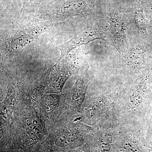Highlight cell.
<instances>
[{
  "mask_svg": "<svg viewBox=\"0 0 152 152\" xmlns=\"http://www.w3.org/2000/svg\"><path fill=\"white\" fill-rule=\"evenodd\" d=\"M71 152H91L89 145L88 142L85 143L83 145L77 148Z\"/></svg>",
  "mask_w": 152,
  "mask_h": 152,
  "instance_id": "4fadbf2b",
  "label": "cell"
},
{
  "mask_svg": "<svg viewBox=\"0 0 152 152\" xmlns=\"http://www.w3.org/2000/svg\"><path fill=\"white\" fill-rule=\"evenodd\" d=\"M150 150L151 152H152V147H151V148H150Z\"/></svg>",
  "mask_w": 152,
  "mask_h": 152,
  "instance_id": "5bb4252c",
  "label": "cell"
},
{
  "mask_svg": "<svg viewBox=\"0 0 152 152\" xmlns=\"http://www.w3.org/2000/svg\"><path fill=\"white\" fill-rule=\"evenodd\" d=\"M123 90V88L118 87L95 98L86 108L87 117L96 120L99 126L109 121L116 120L115 114Z\"/></svg>",
  "mask_w": 152,
  "mask_h": 152,
  "instance_id": "3957f363",
  "label": "cell"
},
{
  "mask_svg": "<svg viewBox=\"0 0 152 152\" xmlns=\"http://www.w3.org/2000/svg\"><path fill=\"white\" fill-rule=\"evenodd\" d=\"M145 137L149 145L152 147V106L147 123Z\"/></svg>",
  "mask_w": 152,
  "mask_h": 152,
  "instance_id": "8fae6325",
  "label": "cell"
},
{
  "mask_svg": "<svg viewBox=\"0 0 152 152\" xmlns=\"http://www.w3.org/2000/svg\"><path fill=\"white\" fill-rule=\"evenodd\" d=\"M144 52L141 46L138 45L130 49L126 55L127 65L133 69H142L144 64Z\"/></svg>",
  "mask_w": 152,
  "mask_h": 152,
  "instance_id": "9c48e42d",
  "label": "cell"
},
{
  "mask_svg": "<svg viewBox=\"0 0 152 152\" xmlns=\"http://www.w3.org/2000/svg\"><path fill=\"white\" fill-rule=\"evenodd\" d=\"M148 74L141 76L129 88H123L115 114L119 123L141 125L146 130L152 106V87Z\"/></svg>",
  "mask_w": 152,
  "mask_h": 152,
  "instance_id": "6da1fadb",
  "label": "cell"
},
{
  "mask_svg": "<svg viewBox=\"0 0 152 152\" xmlns=\"http://www.w3.org/2000/svg\"><path fill=\"white\" fill-rule=\"evenodd\" d=\"M146 129L138 124H117L114 129L111 152H151Z\"/></svg>",
  "mask_w": 152,
  "mask_h": 152,
  "instance_id": "7a4b0ae2",
  "label": "cell"
},
{
  "mask_svg": "<svg viewBox=\"0 0 152 152\" xmlns=\"http://www.w3.org/2000/svg\"><path fill=\"white\" fill-rule=\"evenodd\" d=\"M53 24V23H36L20 28L10 37L9 49L16 51L28 45Z\"/></svg>",
  "mask_w": 152,
  "mask_h": 152,
  "instance_id": "277c9868",
  "label": "cell"
},
{
  "mask_svg": "<svg viewBox=\"0 0 152 152\" xmlns=\"http://www.w3.org/2000/svg\"><path fill=\"white\" fill-rule=\"evenodd\" d=\"M97 39H103V38L96 28L93 26L90 23H87L86 27L77 33L73 38L58 47L61 53L59 60L67 56L72 50L77 47Z\"/></svg>",
  "mask_w": 152,
  "mask_h": 152,
  "instance_id": "5b68a950",
  "label": "cell"
},
{
  "mask_svg": "<svg viewBox=\"0 0 152 152\" xmlns=\"http://www.w3.org/2000/svg\"><path fill=\"white\" fill-rule=\"evenodd\" d=\"M109 27L114 43L118 50L123 51L127 46L124 24L121 17L116 12L111 14Z\"/></svg>",
  "mask_w": 152,
  "mask_h": 152,
  "instance_id": "52a82bcc",
  "label": "cell"
},
{
  "mask_svg": "<svg viewBox=\"0 0 152 152\" xmlns=\"http://www.w3.org/2000/svg\"><path fill=\"white\" fill-rule=\"evenodd\" d=\"M135 21L136 26L139 29L142 31L145 30V22L141 13L139 12L136 13L135 15Z\"/></svg>",
  "mask_w": 152,
  "mask_h": 152,
  "instance_id": "7c38bea8",
  "label": "cell"
},
{
  "mask_svg": "<svg viewBox=\"0 0 152 152\" xmlns=\"http://www.w3.org/2000/svg\"><path fill=\"white\" fill-rule=\"evenodd\" d=\"M84 9V5L81 2L69 1L62 5L60 12L65 16L77 15L82 14Z\"/></svg>",
  "mask_w": 152,
  "mask_h": 152,
  "instance_id": "30bf717a",
  "label": "cell"
},
{
  "mask_svg": "<svg viewBox=\"0 0 152 152\" xmlns=\"http://www.w3.org/2000/svg\"><path fill=\"white\" fill-rule=\"evenodd\" d=\"M91 82L89 76L86 75L81 76L76 82L74 86L73 98L75 106L79 107L85 99L87 88Z\"/></svg>",
  "mask_w": 152,
  "mask_h": 152,
  "instance_id": "ba28073f",
  "label": "cell"
},
{
  "mask_svg": "<svg viewBox=\"0 0 152 152\" xmlns=\"http://www.w3.org/2000/svg\"><path fill=\"white\" fill-rule=\"evenodd\" d=\"M118 123L110 121L99 126L94 137L87 141L91 152H111L114 129Z\"/></svg>",
  "mask_w": 152,
  "mask_h": 152,
  "instance_id": "8992f818",
  "label": "cell"
}]
</instances>
